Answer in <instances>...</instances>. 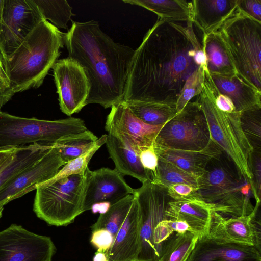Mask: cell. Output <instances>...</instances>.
Listing matches in <instances>:
<instances>
[{"label": "cell", "mask_w": 261, "mask_h": 261, "mask_svg": "<svg viewBox=\"0 0 261 261\" xmlns=\"http://www.w3.org/2000/svg\"><path fill=\"white\" fill-rule=\"evenodd\" d=\"M206 59L193 28L158 18L135 50L123 102L176 104L189 79Z\"/></svg>", "instance_id": "obj_1"}, {"label": "cell", "mask_w": 261, "mask_h": 261, "mask_svg": "<svg viewBox=\"0 0 261 261\" xmlns=\"http://www.w3.org/2000/svg\"><path fill=\"white\" fill-rule=\"evenodd\" d=\"M63 39L68 57L79 63L89 79L86 105L97 103L107 109L123 102L135 50L115 42L94 20L72 21Z\"/></svg>", "instance_id": "obj_2"}, {"label": "cell", "mask_w": 261, "mask_h": 261, "mask_svg": "<svg viewBox=\"0 0 261 261\" xmlns=\"http://www.w3.org/2000/svg\"><path fill=\"white\" fill-rule=\"evenodd\" d=\"M64 33L48 21L37 24L5 61L9 87L14 94L43 83L58 60L64 44Z\"/></svg>", "instance_id": "obj_3"}, {"label": "cell", "mask_w": 261, "mask_h": 261, "mask_svg": "<svg viewBox=\"0 0 261 261\" xmlns=\"http://www.w3.org/2000/svg\"><path fill=\"white\" fill-rule=\"evenodd\" d=\"M249 182L223 151L212 158L198 177L197 193L213 210L231 217L249 215L254 211L250 201Z\"/></svg>", "instance_id": "obj_4"}, {"label": "cell", "mask_w": 261, "mask_h": 261, "mask_svg": "<svg viewBox=\"0 0 261 261\" xmlns=\"http://www.w3.org/2000/svg\"><path fill=\"white\" fill-rule=\"evenodd\" d=\"M212 82L207 69L205 70L202 90L197 99L206 117L211 139L232 160L250 183L253 148L242 129L240 113H225L217 107Z\"/></svg>", "instance_id": "obj_5"}, {"label": "cell", "mask_w": 261, "mask_h": 261, "mask_svg": "<svg viewBox=\"0 0 261 261\" xmlns=\"http://www.w3.org/2000/svg\"><path fill=\"white\" fill-rule=\"evenodd\" d=\"M217 31L237 74L261 91V23L237 8Z\"/></svg>", "instance_id": "obj_6"}, {"label": "cell", "mask_w": 261, "mask_h": 261, "mask_svg": "<svg viewBox=\"0 0 261 261\" xmlns=\"http://www.w3.org/2000/svg\"><path fill=\"white\" fill-rule=\"evenodd\" d=\"M86 185V171L43 183L36 189L34 212L50 225H69L84 212Z\"/></svg>", "instance_id": "obj_7"}, {"label": "cell", "mask_w": 261, "mask_h": 261, "mask_svg": "<svg viewBox=\"0 0 261 261\" xmlns=\"http://www.w3.org/2000/svg\"><path fill=\"white\" fill-rule=\"evenodd\" d=\"M87 129L84 121L80 118L46 120L0 112V147H17L28 143H54Z\"/></svg>", "instance_id": "obj_8"}, {"label": "cell", "mask_w": 261, "mask_h": 261, "mask_svg": "<svg viewBox=\"0 0 261 261\" xmlns=\"http://www.w3.org/2000/svg\"><path fill=\"white\" fill-rule=\"evenodd\" d=\"M210 140L206 117L196 100L189 101L162 125L154 138L153 146L158 148L201 150Z\"/></svg>", "instance_id": "obj_9"}, {"label": "cell", "mask_w": 261, "mask_h": 261, "mask_svg": "<svg viewBox=\"0 0 261 261\" xmlns=\"http://www.w3.org/2000/svg\"><path fill=\"white\" fill-rule=\"evenodd\" d=\"M140 215V248L137 261H159L160 256L153 240L155 227L166 219L165 211L172 198L167 187L150 181L142 184L134 193Z\"/></svg>", "instance_id": "obj_10"}, {"label": "cell", "mask_w": 261, "mask_h": 261, "mask_svg": "<svg viewBox=\"0 0 261 261\" xmlns=\"http://www.w3.org/2000/svg\"><path fill=\"white\" fill-rule=\"evenodd\" d=\"M43 19L34 0H4L0 24V53L4 63Z\"/></svg>", "instance_id": "obj_11"}, {"label": "cell", "mask_w": 261, "mask_h": 261, "mask_svg": "<svg viewBox=\"0 0 261 261\" xmlns=\"http://www.w3.org/2000/svg\"><path fill=\"white\" fill-rule=\"evenodd\" d=\"M56 247L49 237L11 224L0 231V261H52Z\"/></svg>", "instance_id": "obj_12"}, {"label": "cell", "mask_w": 261, "mask_h": 261, "mask_svg": "<svg viewBox=\"0 0 261 261\" xmlns=\"http://www.w3.org/2000/svg\"><path fill=\"white\" fill-rule=\"evenodd\" d=\"M52 68L61 111L69 116L79 112L86 106L90 91L83 68L67 57L57 60Z\"/></svg>", "instance_id": "obj_13"}, {"label": "cell", "mask_w": 261, "mask_h": 261, "mask_svg": "<svg viewBox=\"0 0 261 261\" xmlns=\"http://www.w3.org/2000/svg\"><path fill=\"white\" fill-rule=\"evenodd\" d=\"M65 165L53 145L39 160L22 170L0 190V208L10 201L36 190L54 177Z\"/></svg>", "instance_id": "obj_14"}, {"label": "cell", "mask_w": 261, "mask_h": 261, "mask_svg": "<svg viewBox=\"0 0 261 261\" xmlns=\"http://www.w3.org/2000/svg\"><path fill=\"white\" fill-rule=\"evenodd\" d=\"M161 125L147 124L137 118L123 102L113 105L107 117L105 129L138 153L153 145Z\"/></svg>", "instance_id": "obj_15"}, {"label": "cell", "mask_w": 261, "mask_h": 261, "mask_svg": "<svg viewBox=\"0 0 261 261\" xmlns=\"http://www.w3.org/2000/svg\"><path fill=\"white\" fill-rule=\"evenodd\" d=\"M87 185L84 200V212L96 204L111 205L129 194L135 189L130 187L123 176L115 169L103 167L98 170H86Z\"/></svg>", "instance_id": "obj_16"}, {"label": "cell", "mask_w": 261, "mask_h": 261, "mask_svg": "<svg viewBox=\"0 0 261 261\" xmlns=\"http://www.w3.org/2000/svg\"><path fill=\"white\" fill-rule=\"evenodd\" d=\"M260 204L249 215L226 218L214 211L208 236L220 243L254 246L260 251V224L255 221Z\"/></svg>", "instance_id": "obj_17"}, {"label": "cell", "mask_w": 261, "mask_h": 261, "mask_svg": "<svg viewBox=\"0 0 261 261\" xmlns=\"http://www.w3.org/2000/svg\"><path fill=\"white\" fill-rule=\"evenodd\" d=\"M214 211L197 193L180 199H172L165 211L166 219L185 222L198 238L207 236Z\"/></svg>", "instance_id": "obj_18"}, {"label": "cell", "mask_w": 261, "mask_h": 261, "mask_svg": "<svg viewBox=\"0 0 261 261\" xmlns=\"http://www.w3.org/2000/svg\"><path fill=\"white\" fill-rule=\"evenodd\" d=\"M187 261H261L254 246L220 243L208 236L198 238Z\"/></svg>", "instance_id": "obj_19"}, {"label": "cell", "mask_w": 261, "mask_h": 261, "mask_svg": "<svg viewBox=\"0 0 261 261\" xmlns=\"http://www.w3.org/2000/svg\"><path fill=\"white\" fill-rule=\"evenodd\" d=\"M140 248V215L135 196L127 217L106 254L109 261H137Z\"/></svg>", "instance_id": "obj_20"}, {"label": "cell", "mask_w": 261, "mask_h": 261, "mask_svg": "<svg viewBox=\"0 0 261 261\" xmlns=\"http://www.w3.org/2000/svg\"><path fill=\"white\" fill-rule=\"evenodd\" d=\"M238 0L192 1V21L203 36L216 32L237 8Z\"/></svg>", "instance_id": "obj_21"}, {"label": "cell", "mask_w": 261, "mask_h": 261, "mask_svg": "<svg viewBox=\"0 0 261 261\" xmlns=\"http://www.w3.org/2000/svg\"><path fill=\"white\" fill-rule=\"evenodd\" d=\"M210 75L218 91L232 100L236 112L240 113L255 106H261V91L238 74Z\"/></svg>", "instance_id": "obj_22"}, {"label": "cell", "mask_w": 261, "mask_h": 261, "mask_svg": "<svg viewBox=\"0 0 261 261\" xmlns=\"http://www.w3.org/2000/svg\"><path fill=\"white\" fill-rule=\"evenodd\" d=\"M154 149L159 158L198 177L203 173L208 161L222 151L211 139L208 145L201 150Z\"/></svg>", "instance_id": "obj_23"}, {"label": "cell", "mask_w": 261, "mask_h": 261, "mask_svg": "<svg viewBox=\"0 0 261 261\" xmlns=\"http://www.w3.org/2000/svg\"><path fill=\"white\" fill-rule=\"evenodd\" d=\"M105 144L110 157L115 164V169L121 175L130 176L142 184L150 181L138 153L132 147L111 134L107 135Z\"/></svg>", "instance_id": "obj_24"}, {"label": "cell", "mask_w": 261, "mask_h": 261, "mask_svg": "<svg viewBox=\"0 0 261 261\" xmlns=\"http://www.w3.org/2000/svg\"><path fill=\"white\" fill-rule=\"evenodd\" d=\"M202 48L210 75L237 74L226 48L217 31L203 36Z\"/></svg>", "instance_id": "obj_25"}, {"label": "cell", "mask_w": 261, "mask_h": 261, "mask_svg": "<svg viewBox=\"0 0 261 261\" xmlns=\"http://www.w3.org/2000/svg\"><path fill=\"white\" fill-rule=\"evenodd\" d=\"M47 143L18 147L14 154L0 169V190L12 178L41 158L50 148Z\"/></svg>", "instance_id": "obj_26"}, {"label": "cell", "mask_w": 261, "mask_h": 261, "mask_svg": "<svg viewBox=\"0 0 261 261\" xmlns=\"http://www.w3.org/2000/svg\"><path fill=\"white\" fill-rule=\"evenodd\" d=\"M150 10L168 22L192 21V1L185 0H123Z\"/></svg>", "instance_id": "obj_27"}, {"label": "cell", "mask_w": 261, "mask_h": 261, "mask_svg": "<svg viewBox=\"0 0 261 261\" xmlns=\"http://www.w3.org/2000/svg\"><path fill=\"white\" fill-rule=\"evenodd\" d=\"M125 103L137 118L151 125H163L177 114L176 104L139 101Z\"/></svg>", "instance_id": "obj_28"}, {"label": "cell", "mask_w": 261, "mask_h": 261, "mask_svg": "<svg viewBox=\"0 0 261 261\" xmlns=\"http://www.w3.org/2000/svg\"><path fill=\"white\" fill-rule=\"evenodd\" d=\"M98 139L93 132L87 129L63 138L53 143V145L57 148L65 164L89 151Z\"/></svg>", "instance_id": "obj_29"}, {"label": "cell", "mask_w": 261, "mask_h": 261, "mask_svg": "<svg viewBox=\"0 0 261 261\" xmlns=\"http://www.w3.org/2000/svg\"><path fill=\"white\" fill-rule=\"evenodd\" d=\"M134 198V194H129L110 205L106 212L100 214L91 230L106 229L114 238L127 217Z\"/></svg>", "instance_id": "obj_30"}, {"label": "cell", "mask_w": 261, "mask_h": 261, "mask_svg": "<svg viewBox=\"0 0 261 261\" xmlns=\"http://www.w3.org/2000/svg\"><path fill=\"white\" fill-rule=\"evenodd\" d=\"M198 239L190 231L176 233L165 243L159 261H187Z\"/></svg>", "instance_id": "obj_31"}, {"label": "cell", "mask_w": 261, "mask_h": 261, "mask_svg": "<svg viewBox=\"0 0 261 261\" xmlns=\"http://www.w3.org/2000/svg\"><path fill=\"white\" fill-rule=\"evenodd\" d=\"M43 18L59 29H68L67 24L75 14L65 0H34Z\"/></svg>", "instance_id": "obj_32"}, {"label": "cell", "mask_w": 261, "mask_h": 261, "mask_svg": "<svg viewBox=\"0 0 261 261\" xmlns=\"http://www.w3.org/2000/svg\"><path fill=\"white\" fill-rule=\"evenodd\" d=\"M156 179L153 184L165 187L175 184H186L198 188V176L158 158Z\"/></svg>", "instance_id": "obj_33"}, {"label": "cell", "mask_w": 261, "mask_h": 261, "mask_svg": "<svg viewBox=\"0 0 261 261\" xmlns=\"http://www.w3.org/2000/svg\"><path fill=\"white\" fill-rule=\"evenodd\" d=\"M243 133L253 149L261 150V106L240 113Z\"/></svg>", "instance_id": "obj_34"}, {"label": "cell", "mask_w": 261, "mask_h": 261, "mask_svg": "<svg viewBox=\"0 0 261 261\" xmlns=\"http://www.w3.org/2000/svg\"><path fill=\"white\" fill-rule=\"evenodd\" d=\"M107 135L104 134L97 139L95 145L87 152L74 160L69 161L60 169L50 180H55L74 174H84L88 164L95 153L106 143Z\"/></svg>", "instance_id": "obj_35"}, {"label": "cell", "mask_w": 261, "mask_h": 261, "mask_svg": "<svg viewBox=\"0 0 261 261\" xmlns=\"http://www.w3.org/2000/svg\"><path fill=\"white\" fill-rule=\"evenodd\" d=\"M206 67H201L188 81L176 102L177 113L195 96L202 91L204 77V70Z\"/></svg>", "instance_id": "obj_36"}, {"label": "cell", "mask_w": 261, "mask_h": 261, "mask_svg": "<svg viewBox=\"0 0 261 261\" xmlns=\"http://www.w3.org/2000/svg\"><path fill=\"white\" fill-rule=\"evenodd\" d=\"M251 191L256 204H260L261 150L253 149L251 155Z\"/></svg>", "instance_id": "obj_37"}, {"label": "cell", "mask_w": 261, "mask_h": 261, "mask_svg": "<svg viewBox=\"0 0 261 261\" xmlns=\"http://www.w3.org/2000/svg\"><path fill=\"white\" fill-rule=\"evenodd\" d=\"M139 156L141 163L148 175L150 181L154 183L156 179L158 156L153 145L140 149Z\"/></svg>", "instance_id": "obj_38"}, {"label": "cell", "mask_w": 261, "mask_h": 261, "mask_svg": "<svg viewBox=\"0 0 261 261\" xmlns=\"http://www.w3.org/2000/svg\"><path fill=\"white\" fill-rule=\"evenodd\" d=\"M114 237L107 230L96 229L92 230L90 242L97 251L107 253L111 248Z\"/></svg>", "instance_id": "obj_39"}, {"label": "cell", "mask_w": 261, "mask_h": 261, "mask_svg": "<svg viewBox=\"0 0 261 261\" xmlns=\"http://www.w3.org/2000/svg\"><path fill=\"white\" fill-rule=\"evenodd\" d=\"M238 9L261 23V0H238Z\"/></svg>", "instance_id": "obj_40"}, {"label": "cell", "mask_w": 261, "mask_h": 261, "mask_svg": "<svg viewBox=\"0 0 261 261\" xmlns=\"http://www.w3.org/2000/svg\"><path fill=\"white\" fill-rule=\"evenodd\" d=\"M198 188L186 184H175L167 187V191L173 199L188 197L195 194Z\"/></svg>", "instance_id": "obj_41"}, {"label": "cell", "mask_w": 261, "mask_h": 261, "mask_svg": "<svg viewBox=\"0 0 261 261\" xmlns=\"http://www.w3.org/2000/svg\"><path fill=\"white\" fill-rule=\"evenodd\" d=\"M212 88L215 96V104L218 109L223 112L227 113L236 112L235 107L232 100L228 96L220 93L218 91L213 81Z\"/></svg>", "instance_id": "obj_42"}, {"label": "cell", "mask_w": 261, "mask_h": 261, "mask_svg": "<svg viewBox=\"0 0 261 261\" xmlns=\"http://www.w3.org/2000/svg\"><path fill=\"white\" fill-rule=\"evenodd\" d=\"M14 95L8 85L0 76V109Z\"/></svg>", "instance_id": "obj_43"}, {"label": "cell", "mask_w": 261, "mask_h": 261, "mask_svg": "<svg viewBox=\"0 0 261 261\" xmlns=\"http://www.w3.org/2000/svg\"><path fill=\"white\" fill-rule=\"evenodd\" d=\"M17 147H0V169L14 154L17 149Z\"/></svg>", "instance_id": "obj_44"}, {"label": "cell", "mask_w": 261, "mask_h": 261, "mask_svg": "<svg viewBox=\"0 0 261 261\" xmlns=\"http://www.w3.org/2000/svg\"><path fill=\"white\" fill-rule=\"evenodd\" d=\"M168 220L169 224L173 231L178 233H183L186 231L191 232L189 226L185 222L179 220Z\"/></svg>", "instance_id": "obj_45"}, {"label": "cell", "mask_w": 261, "mask_h": 261, "mask_svg": "<svg viewBox=\"0 0 261 261\" xmlns=\"http://www.w3.org/2000/svg\"><path fill=\"white\" fill-rule=\"evenodd\" d=\"M0 76H1V78L3 80V81L9 87V81H8V79L6 75L5 71L3 58L1 53H0Z\"/></svg>", "instance_id": "obj_46"}, {"label": "cell", "mask_w": 261, "mask_h": 261, "mask_svg": "<svg viewBox=\"0 0 261 261\" xmlns=\"http://www.w3.org/2000/svg\"><path fill=\"white\" fill-rule=\"evenodd\" d=\"M93 261H109L106 253L97 251L95 253Z\"/></svg>", "instance_id": "obj_47"}, {"label": "cell", "mask_w": 261, "mask_h": 261, "mask_svg": "<svg viewBox=\"0 0 261 261\" xmlns=\"http://www.w3.org/2000/svg\"><path fill=\"white\" fill-rule=\"evenodd\" d=\"M3 5H4V0H0V24L1 23L2 17Z\"/></svg>", "instance_id": "obj_48"}, {"label": "cell", "mask_w": 261, "mask_h": 261, "mask_svg": "<svg viewBox=\"0 0 261 261\" xmlns=\"http://www.w3.org/2000/svg\"><path fill=\"white\" fill-rule=\"evenodd\" d=\"M4 210V207H1L0 208V218L2 217V213H3V211Z\"/></svg>", "instance_id": "obj_49"}, {"label": "cell", "mask_w": 261, "mask_h": 261, "mask_svg": "<svg viewBox=\"0 0 261 261\" xmlns=\"http://www.w3.org/2000/svg\"><path fill=\"white\" fill-rule=\"evenodd\" d=\"M0 112H1V109H0Z\"/></svg>", "instance_id": "obj_50"}]
</instances>
